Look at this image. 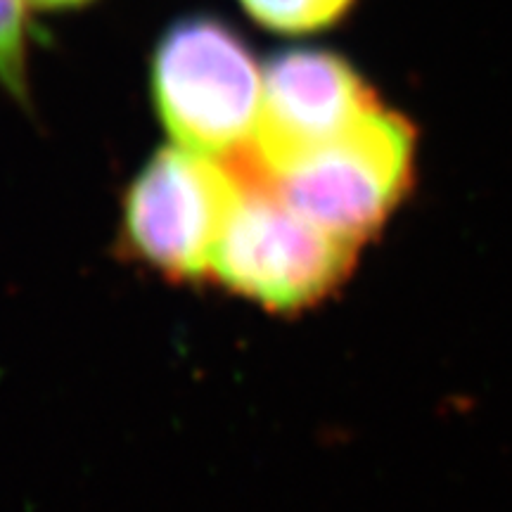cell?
<instances>
[{"label":"cell","mask_w":512,"mask_h":512,"mask_svg":"<svg viewBox=\"0 0 512 512\" xmlns=\"http://www.w3.org/2000/svg\"><path fill=\"white\" fill-rule=\"evenodd\" d=\"M150 91L178 147L223 162L252 147L264 72L245 36L226 19L188 15L171 22L152 50Z\"/></svg>","instance_id":"cell-1"},{"label":"cell","mask_w":512,"mask_h":512,"mask_svg":"<svg viewBox=\"0 0 512 512\" xmlns=\"http://www.w3.org/2000/svg\"><path fill=\"white\" fill-rule=\"evenodd\" d=\"M415 155V126L380 102L332 143L275 174L242 181L266 185L325 233L361 247L411 192Z\"/></svg>","instance_id":"cell-2"},{"label":"cell","mask_w":512,"mask_h":512,"mask_svg":"<svg viewBox=\"0 0 512 512\" xmlns=\"http://www.w3.org/2000/svg\"><path fill=\"white\" fill-rule=\"evenodd\" d=\"M240 183L211 273L273 311L306 309L342 285L358 247L304 219L266 185Z\"/></svg>","instance_id":"cell-3"},{"label":"cell","mask_w":512,"mask_h":512,"mask_svg":"<svg viewBox=\"0 0 512 512\" xmlns=\"http://www.w3.org/2000/svg\"><path fill=\"white\" fill-rule=\"evenodd\" d=\"M233 166L185 147L150 157L126 192L121 238L133 259L171 280H202L240 195Z\"/></svg>","instance_id":"cell-4"},{"label":"cell","mask_w":512,"mask_h":512,"mask_svg":"<svg viewBox=\"0 0 512 512\" xmlns=\"http://www.w3.org/2000/svg\"><path fill=\"white\" fill-rule=\"evenodd\" d=\"M380 105L361 72L335 50L287 48L264 67V98L254 143L230 166L264 178L347 133Z\"/></svg>","instance_id":"cell-5"},{"label":"cell","mask_w":512,"mask_h":512,"mask_svg":"<svg viewBox=\"0 0 512 512\" xmlns=\"http://www.w3.org/2000/svg\"><path fill=\"white\" fill-rule=\"evenodd\" d=\"M261 29L278 36H313L337 27L356 0H238Z\"/></svg>","instance_id":"cell-6"},{"label":"cell","mask_w":512,"mask_h":512,"mask_svg":"<svg viewBox=\"0 0 512 512\" xmlns=\"http://www.w3.org/2000/svg\"><path fill=\"white\" fill-rule=\"evenodd\" d=\"M27 0H0V88L29 110Z\"/></svg>","instance_id":"cell-7"},{"label":"cell","mask_w":512,"mask_h":512,"mask_svg":"<svg viewBox=\"0 0 512 512\" xmlns=\"http://www.w3.org/2000/svg\"><path fill=\"white\" fill-rule=\"evenodd\" d=\"M31 8L41 12H67V10H79L91 5L93 0H27Z\"/></svg>","instance_id":"cell-8"}]
</instances>
